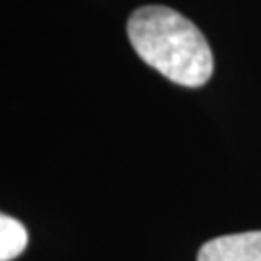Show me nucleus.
Wrapping results in <instances>:
<instances>
[{
  "mask_svg": "<svg viewBox=\"0 0 261 261\" xmlns=\"http://www.w3.org/2000/svg\"><path fill=\"white\" fill-rule=\"evenodd\" d=\"M128 39L147 66L184 87H199L213 75V55L203 33L167 6H143L128 19Z\"/></svg>",
  "mask_w": 261,
  "mask_h": 261,
  "instance_id": "1",
  "label": "nucleus"
},
{
  "mask_svg": "<svg viewBox=\"0 0 261 261\" xmlns=\"http://www.w3.org/2000/svg\"><path fill=\"white\" fill-rule=\"evenodd\" d=\"M197 261H261V230L213 238L201 246Z\"/></svg>",
  "mask_w": 261,
  "mask_h": 261,
  "instance_id": "2",
  "label": "nucleus"
},
{
  "mask_svg": "<svg viewBox=\"0 0 261 261\" xmlns=\"http://www.w3.org/2000/svg\"><path fill=\"white\" fill-rule=\"evenodd\" d=\"M28 246L25 226L8 215L0 217V261L16 259Z\"/></svg>",
  "mask_w": 261,
  "mask_h": 261,
  "instance_id": "3",
  "label": "nucleus"
}]
</instances>
